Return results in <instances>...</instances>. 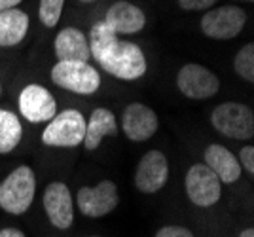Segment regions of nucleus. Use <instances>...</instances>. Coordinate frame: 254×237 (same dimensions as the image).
I'll use <instances>...</instances> for the list:
<instances>
[{"mask_svg":"<svg viewBox=\"0 0 254 237\" xmlns=\"http://www.w3.org/2000/svg\"><path fill=\"white\" fill-rule=\"evenodd\" d=\"M239 237H254V228H245Z\"/></svg>","mask_w":254,"mask_h":237,"instance_id":"obj_27","label":"nucleus"},{"mask_svg":"<svg viewBox=\"0 0 254 237\" xmlns=\"http://www.w3.org/2000/svg\"><path fill=\"white\" fill-rule=\"evenodd\" d=\"M177 87L188 99H212L220 91V80L211 68L199 63H188L177 72Z\"/></svg>","mask_w":254,"mask_h":237,"instance_id":"obj_7","label":"nucleus"},{"mask_svg":"<svg viewBox=\"0 0 254 237\" xmlns=\"http://www.w3.org/2000/svg\"><path fill=\"white\" fill-rule=\"evenodd\" d=\"M0 97H2V84H0Z\"/></svg>","mask_w":254,"mask_h":237,"instance_id":"obj_29","label":"nucleus"},{"mask_svg":"<svg viewBox=\"0 0 254 237\" xmlns=\"http://www.w3.org/2000/svg\"><path fill=\"white\" fill-rule=\"evenodd\" d=\"M31 19L19 8L0 11V48H13L29 33Z\"/></svg>","mask_w":254,"mask_h":237,"instance_id":"obj_18","label":"nucleus"},{"mask_svg":"<svg viewBox=\"0 0 254 237\" xmlns=\"http://www.w3.org/2000/svg\"><path fill=\"white\" fill-rule=\"evenodd\" d=\"M159 127V119L156 110L142 105V103H131L127 105L122 114V131L129 140L133 142H144L156 135Z\"/></svg>","mask_w":254,"mask_h":237,"instance_id":"obj_13","label":"nucleus"},{"mask_svg":"<svg viewBox=\"0 0 254 237\" xmlns=\"http://www.w3.org/2000/svg\"><path fill=\"white\" fill-rule=\"evenodd\" d=\"M42 205L50 224L57 230H68L74 222V199L68 186L61 180H55L46 186L42 195Z\"/></svg>","mask_w":254,"mask_h":237,"instance_id":"obj_10","label":"nucleus"},{"mask_svg":"<svg viewBox=\"0 0 254 237\" xmlns=\"http://www.w3.org/2000/svg\"><path fill=\"white\" fill-rule=\"evenodd\" d=\"M233 68H235V72H237V76L241 80L249 82V84L254 82V44L253 42L245 44L243 48L237 52L235 59H233Z\"/></svg>","mask_w":254,"mask_h":237,"instance_id":"obj_20","label":"nucleus"},{"mask_svg":"<svg viewBox=\"0 0 254 237\" xmlns=\"http://www.w3.org/2000/svg\"><path fill=\"white\" fill-rule=\"evenodd\" d=\"M247 2H253V0H247Z\"/></svg>","mask_w":254,"mask_h":237,"instance_id":"obj_31","label":"nucleus"},{"mask_svg":"<svg viewBox=\"0 0 254 237\" xmlns=\"http://www.w3.org/2000/svg\"><path fill=\"white\" fill-rule=\"evenodd\" d=\"M237 160H239L241 169H245L249 175H254V146H253V144H247V146H243V148L239 150Z\"/></svg>","mask_w":254,"mask_h":237,"instance_id":"obj_23","label":"nucleus"},{"mask_svg":"<svg viewBox=\"0 0 254 237\" xmlns=\"http://www.w3.org/2000/svg\"><path fill=\"white\" fill-rule=\"evenodd\" d=\"M247 23V13L243 8L226 4L211 8L201 17V31L212 40H232L243 31Z\"/></svg>","mask_w":254,"mask_h":237,"instance_id":"obj_6","label":"nucleus"},{"mask_svg":"<svg viewBox=\"0 0 254 237\" xmlns=\"http://www.w3.org/2000/svg\"><path fill=\"white\" fill-rule=\"evenodd\" d=\"M87 40L91 59H95L106 74L124 82H135L146 74L148 63L142 48L112 33L105 21H99L91 27Z\"/></svg>","mask_w":254,"mask_h":237,"instance_id":"obj_1","label":"nucleus"},{"mask_svg":"<svg viewBox=\"0 0 254 237\" xmlns=\"http://www.w3.org/2000/svg\"><path fill=\"white\" fill-rule=\"evenodd\" d=\"M64 8V0H40L38 4V19L44 27L53 29L61 19V13Z\"/></svg>","mask_w":254,"mask_h":237,"instance_id":"obj_21","label":"nucleus"},{"mask_svg":"<svg viewBox=\"0 0 254 237\" xmlns=\"http://www.w3.org/2000/svg\"><path fill=\"white\" fill-rule=\"evenodd\" d=\"M53 50L57 55V61H82L89 63L91 59V50H89V40L87 34L76 27H64L61 29L55 42Z\"/></svg>","mask_w":254,"mask_h":237,"instance_id":"obj_15","label":"nucleus"},{"mask_svg":"<svg viewBox=\"0 0 254 237\" xmlns=\"http://www.w3.org/2000/svg\"><path fill=\"white\" fill-rule=\"evenodd\" d=\"M23 0H0V11L11 10V8H17Z\"/></svg>","mask_w":254,"mask_h":237,"instance_id":"obj_26","label":"nucleus"},{"mask_svg":"<svg viewBox=\"0 0 254 237\" xmlns=\"http://www.w3.org/2000/svg\"><path fill=\"white\" fill-rule=\"evenodd\" d=\"M205 165L211 169L222 184H233L241 177V165L237 156L222 144H209L203 154Z\"/></svg>","mask_w":254,"mask_h":237,"instance_id":"obj_16","label":"nucleus"},{"mask_svg":"<svg viewBox=\"0 0 254 237\" xmlns=\"http://www.w3.org/2000/svg\"><path fill=\"white\" fill-rule=\"evenodd\" d=\"M52 82L76 95H93L101 87V74L91 63L82 61H57L53 65Z\"/></svg>","mask_w":254,"mask_h":237,"instance_id":"obj_5","label":"nucleus"},{"mask_svg":"<svg viewBox=\"0 0 254 237\" xmlns=\"http://www.w3.org/2000/svg\"><path fill=\"white\" fill-rule=\"evenodd\" d=\"M216 0H179V6L186 11H201L211 10Z\"/></svg>","mask_w":254,"mask_h":237,"instance_id":"obj_24","label":"nucleus"},{"mask_svg":"<svg viewBox=\"0 0 254 237\" xmlns=\"http://www.w3.org/2000/svg\"><path fill=\"white\" fill-rule=\"evenodd\" d=\"M80 2H84V4H91V2H95V0H80Z\"/></svg>","mask_w":254,"mask_h":237,"instance_id":"obj_28","label":"nucleus"},{"mask_svg":"<svg viewBox=\"0 0 254 237\" xmlns=\"http://www.w3.org/2000/svg\"><path fill=\"white\" fill-rule=\"evenodd\" d=\"M85 118L76 108H66L55 114L42 131V140L46 146L52 148H76L84 142Z\"/></svg>","mask_w":254,"mask_h":237,"instance_id":"obj_3","label":"nucleus"},{"mask_svg":"<svg viewBox=\"0 0 254 237\" xmlns=\"http://www.w3.org/2000/svg\"><path fill=\"white\" fill-rule=\"evenodd\" d=\"M85 237H99V236H85Z\"/></svg>","mask_w":254,"mask_h":237,"instance_id":"obj_30","label":"nucleus"},{"mask_svg":"<svg viewBox=\"0 0 254 237\" xmlns=\"http://www.w3.org/2000/svg\"><path fill=\"white\" fill-rule=\"evenodd\" d=\"M23 139V125L19 116L8 108H0V154L13 152Z\"/></svg>","mask_w":254,"mask_h":237,"instance_id":"obj_19","label":"nucleus"},{"mask_svg":"<svg viewBox=\"0 0 254 237\" xmlns=\"http://www.w3.org/2000/svg\"><path fill=\"white\" fill-rule=\"evenodd\" d=\"M184 186L188 199L197 207H212L222 197V182L205 163L191 165L186 173Z\"/></svg>","mask_w":254,"mask_h":237,"instance_id":"obj_8","label":"nucleus"},{"mask_svg":"<svg viewBox=\"0 0 254 237\" xmlns=\"http://www.w3.org/2000/svg\"><path fill=\"white\" fill-rule=\"evenodd\" d=\"M0 237H27L19 228H2Z\"/></svg>","mask_w":254,"mask_h":237,"instance_id":"obj_25","label":"nucleus"},{"mask_svg":"<svg viewBox=\"0 0 254 237\" xmlns=\"http://www.w3.org/2000/svg\"><path fill=\"white\" fill-rule=\"evenodd\" d=\"M19 112L31 123H48L57 114V101L48 87L29 84L19 93Z\"/></svg>","mask_w":254,"mask_h":237,"instance_id":"obj_12","label":"nucleus"},{"mask_svg":"<svg viewBox=\"0 0 254 237\" xmlns=\"http://www.w3.org/2000/svg\"><path fill=\"white\" fill-rule=\"evenodd\" d=\"M212 127L220 135L235 140H249L254 137V112L243 103L228 101L212 110Z\"/></svg>","mask_w":254,"mask_h":237,"instance_id":"obj_4","label":"nucleus"},{"mask_svg":"<svg viewBox=\"0 0 254 237\" xmlns=\"http://www.w3.org/2000/svg\"><path fill=\"white\" fill-rule=\"evenodd\" d=\"M103 21L112 29V33L118 36L122 34H137L144 29L146 25V15L138 6L127 2V0H118L114 2L108 11H106Z\"/></svg>","mask_w":254,"mask_h":237,"instance_id":"obj_14","label":"nucleus"},{"mask_svg":"<svg viewBox=\"0 0 254 237\" xmlns=\"http://www.w3.org/2000/svg\"><path fill=\"white\" fill-rule=\"evenodd\" d=\"M36 194V175L31 165H19L0 182V209L19 216L31 209Z\"/></svg>","mask_w":254,"mask_h":237,"instance_id":"obj_2","label":"nucleus"},{"mask_svg":"<svg viewBox=\"0 0 254 237\" xmlns=\"http://www.w3.org/2000/svg\"><path fill=\"white\" fill-rule=\"evenodd\" d=\"M76 203L80 213L87 218H101L110 215L120 203L118 186L112 180H101L97 186H82L76 194Z\"/></svg>","mask_w":254,"mask_h":237,"instance_id":"obj_9","label":"nucleus"},{"mask_svg":"<svg viewBox=\"0 0 254 237\" xmlns=\"http://www.w3.org/2000/svg\"><path fill=\"white\" fill-rule=\"evenodd\" d=\"M156 237H195L191 234V230L179 224H167V226L159 228L156 232Z\"/></svg>","mask_w":254,"mask_h":237,"instance_id":"obj_22","label":"nucleus"},{"mask_svg":"<svg viewBox=\"0 0 254 237\" xmlns=\"http://www.w3.org/2000/svg\"><path fill=\"white\" fill-rule=\"evenodd\" d=\"M114 135H118V121L114 112L105 107H99L91 112L89 119H85V135L82 144L85 146V150H97L101 140Z\"/></svg>","mask_w":254,"mask_h":237,"instance_id":"obj_17","label":"nucleus"},{"mask_svg":"<svg viewBox=\"0 0 254 237\" xmlns=\"http://www.w3.org/2000/svg\"><path fill=\"white\" fill-rule=\"evenodd\" d=\"M169 180V162L161 150H148L135 169V188L142 194H156Z\"/></svg>","mask_w":254,"mask_h":237,"instance_id":"obj_11","label":"nucleus"}]
</instances>
